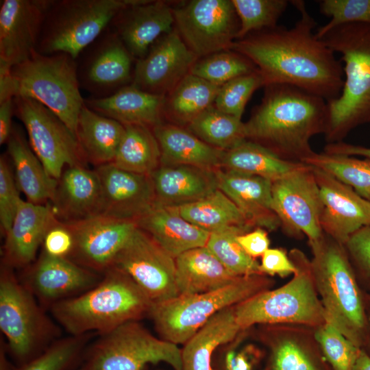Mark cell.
<instances>
[{
  "label": "cell",
  "instance_id": "obj_35",
  "mask_svg": "<svg viewBox=\"0 0 370 370\" xmlns=\"http://www.w3.org/2000/svg\"><path fill=\"white\" fill-rule=\"evenodd\" d=\"M124 133L123 124L95 112L84 103L78 116L76 137L86 161L97 166L112 162Z\"/></svg>",
  "mask_w": 370,
  "mask_h": 370
},
{
  "label": "cell",
  "instance_id": "obj_12",
  "mask_svg": "<svg viewBox=\"0 0 370 370\" xmlns=\"http://www.w3.org/2000/svg\"><path fill=\"white\" fill-rule=\"evenodd\" d=\"M14 113L24 125L32 149L51 177L58 180L65 167L84 166L86 160L75 134L46 106L16 96Z\"/></svg>",
  "mask_w": 370,
  "mask_h": 370
},
{
  "label": "cell",
  "instance_id": "obj_61",
  "mask_svg": "<svg viewBox=\"0 0 370 370\" xmlns=\"http://www.w3.org/2000/svg\"><path fill=\"white\" fill-rule=\"evenodd\" d=\"M71 370H89L88 369H87L86 367H84V365H82L81 367L79 368H77V369H71Z\"/></svg>",
  "mask_w": 370,
  "mask_h": 370
},
{
  "label": "cell",
  "instance_id": "obj_31",
  "mask_svg": "<svg viewBox=\"0 0 370 370\" xmlns=\"http://www.w3.org/2000/svg\"><path fill=\"white\" fill-rule=\"evenodd\" d=\"M152 131L160 149V165H190L213 171L221 167L224 151L209 145L188 130L162 122Z\"/></svg>",
  "mask_w": 370,
  "mask_h": 370
},
{
  "label": "cell",
  "instance_id": "obj_3",
  "mask_svg": "<svg viewBox=\"0 0 370 370\" xmlns=\"http://www.w3.org/2000/svg\"><path fill=\"white\" fill-rule=\"evenodd\" d=\"M151 302L126 273L112 267L90 290L51 306L56 320L72 336L106 334L149 314Z\"/></svg>",
  "mask_w": 370,
  "mask_h": 370
},
{
  "label": "cell",
  "instance_id": "obj_48",
  "mask_svg": "<svg viewBox=\"0 0 370 370\" xmlns=\"http://www.w3.org/2000/svg\"><path fill=\"white\" fill-rule=\"evenodd\" d=\"M319 10L330 21L320 27L316 36L321 39L332 29L346 24L370 23V0H323Z\"/></svg>",
  "mask_w": 370,
  "mask_h": 370
},
{
  "label": "cell",
  "instance_id": "obj_5",
  "mask_svg": "<svg viewBox=\"0 0 370 370\" xmlns=\"http://www.w3.org/2000/svg\"><path fill=\"white\" fill-rule=\"evenodd\" d=\"M341 55L344 83L340 95L327 101L325 137L328 143L343 141L359 125L370 123V23L338 26L321 38Z\"/></svg>",
  "mask_w": 370,
  "mask_h": 370
},
{
  "label": "cell",
  "instance_id": "obj_40",
  "mask_svg": "<svg viewBox=\"0 0 370 370\" xmlns=\"http://www.w3.org/2000/svg\"><path fill=\"white\" fill-rule=\"evenodd\" d=\"M186 129L206 143L223 151L246 140L245 123L214 106L192 121Z\"/></svg>",
  "mask_w": 370,
  "mask_h": 370
},
{
  "label": "cell",
  "instance_id": "obj_46",
  "mask_svg": "<svg viewBox=\"0 0 370 370\" xmlns=\"http://www.w3.org/2000/svg\"><path fill=\"white\" fill-rule=\"evenodd\" d=\"M321 350L333 370H354L360 348L328 323L314 328Z\"/></svg>",
  "mask_w": 370,
  "mask_h": 370
},
{
  "label": "cell",
  "instance_id": "obj_52",
  "mask_svg": "<svg viewBox=\"0 0 370 370\" xmlns=\"http://www.w3.org/2000/svg\"><path fill=\"white\" fill-rule=\"evenodd\" d=\"M42 245L43 251L48 255L68 258L73 249V238L65 223L58 221L48 231Z\"/></svg>",
  "mask_w": 370,
  "mask_h": 370
},
{
  "label": "cell",
  "instance_id": "obj_36",
  "mask_svg": "<svg viewBox=\"0 0 370 370\" xmlns=\"http://www.w3.org/2000/svg\"><path fill=\"white\" fill-rule=\"evenodd\" d=\"M177 208L184 219L210 234L230 230L244 234L254 229L234 203L219 188Z\"/></svg>",
  "mask_w": 370,
  "mask_h": 370
},
{
  "label": "cell",
  "instance_id": "obj_38",
  "mask_svg": "<svg viewBox=\"0 0 370 370\" xmlns=\"http://www.w3.org/2000/svg\"><path fill=\"white\" fill-rule=\"evenodd\" d=\"M303 164L284 160L264 147L246 139L224 151L221 168L273 182Z\"/></svg>",
  "mask_w": 370,
  "mask_h": 370
},
{
  "label": "cell",
  "instance_id": "obj_29",
  "mask_svg": "<svg viewBox=\"0 0 370 370\" xmlns=\"http://www.w3.org/2000/svg\"><path fill=\"white\" fill-rule=\"evenodd\" d=\"M164 97L143 91L131 84L107 97L84 99V103L95 112L123 125L152 129L163 122Z\"/></svg>",
  "mask_w": 370,
  "mask_h": 370
},
{
  "label": "cell",
  "instance_id": "obj_53",
  "mask_svg": "<svg viewBox=\"0 0 370 370\" xmlns=\"http://www.w3.org/2000/svg\"><path fill=\"white\" fill-rule=\"evenodd\" d=\"M262 273L269 277L286 278L293 275L296 268L288 254L282 248H269L262 256L260 264Z\"/></svg>",
  "mask_w": 370,
  "mask_h": 370
},
{
  "label": "cell",
  "instance_id": "obj_43",
  "mask_svg": "<svg viewBox=\"0 0 370 370\" xmlns=\"http://www.w3.org/2000/svg\"><path fill=\"white\" fill-rule=\"evenodd\" d=\"M240 29L237 39L276 27L289 3L286 0H232Z\"/></svg>",
  "mask_w": 370,
  "mask_h": 370
},
{
  "label": "cell",
  "instance_id": "obj_30",
  "mask_svg": "<svg viewBox=\"0 0 370 370\" xmlns=\"http://www.w3.org/2000/svg\"><path fill=\"white\" fill-rule=\"evenodd\" d=\"M136 223L174 258L188 250L205 247L210 234L184 219L177 207L156 202Z\"/></svg>",
  "mask_w": 370,
  "mask_h": 370
},
{
  "label": "cell",
  "instance_id": "obj_7",
  "mask_svg": "<svg viewBox=\"0 0 370 370\" xmlns=\"http://www.w3.org/2000/svg\"><path fill=\"white\" fill-rule=\"evenodd\" d=\"M275 281L264 274L239 276L228 285L207 293L177 296L152 304L149 314L160 338L184 344L214 315L252 296L273 288Z\"/></svg>",
  "mask_w": 370,
  "mask_h": 370
},
{
  "label": "cell",
  "instance_id": "obj_18",
  "mask_svg": "<svg viewBox=\"0 0 370 370\" xmlns=\"http://www.w3.org/2000/svg\"><path fill=\"white\" fill-rule=\"evenodd\" d=\"M198 59L174 29L136 61L132 84L143 91L166 96L190 73Z\"/></svg>",
  "mask_w": 370,
  "mask_h": 370
},
{
  "label": "cell",
  "instance_id": "obj_28",
  "mask_svg": "<svg viewBox=\"0 0 370 370\" xmlns=\"http://www.w3.org/2000/svg\"><path fill=\"white\" fill-rule=\"evenodd\" d=\"M101 199V184L95 170L74 166L63 171L51 202L58 219L69 222L99 214Z\"/></svg>",
  "mask_w": 370,
  "mask_h": 370
},
{
  "label": "cell",
  "instance_id": "obj_17",
  "mask_svg": "<svg viewBox=\"0 0 370 370\" xmlns=\"http://www.w3.org/2000/svg\"><path fill=\"white\" fill-rule=\"evenodd\" d=\"M63 223L73 238L68 258L103 274L112 267L116 255L138 227L136 221L103 214Z\"/></svg>",
  "mask_w": 370,
  "mask_h": 370
},
{
  "label": "cell",
  "instance_id": "obj_26",
  "mask_svg": "<svg viewBox=\"0 0 370 370\" xmlns=\"http://www.w3.org/2000/svg\"><path fill=\"white\" fill-rule=\"evenodd\" d=\"M59 221L52 204H36L21 199L12 226L5 234L4 264L28 265L36 257L48 231Z\"/></svg>",
  "mask_w": 370,
  "mask_h": 370
},
{
  "label": "cell",
  "instance_id": "obj_59",
  "mask_svg": "<svg viewBox=\"0 0 370 370\" xmlns=\"http://www.w3.org/2000/svg\"><path fill=\"white\" fill-rule=\"evenodd\" d=\"M8 354L7 347L4 344H1L0 349V370H17L18 367L13 366L8 360Z\"/></svg>",
  "mask_w": 370,
  "mask_h": 370
},
{
  "label": "cell",
  "instance_id": "obj_20",
  "mask_svg": "<svg viewBox=\"0 0 370 370\" xmlns=\"http://www.w3.org/2000/svg\"><path fill=\"white\" fill-rule=\"evenodd\" d=\"M254 327L255 339L270 352L269 370H327L314 328L291 323Z\"/></svg>",
  "mask_w": 370,
  "mask_h": 370
},
{
  "label": "cell",
  "instance_id": "obj_41",
  "mask_svg": "<svg viewBox=\"0 0 370 370\" xmlns=\"http://www.w3.org/2000/svg\"><path fill=\"white\" fill-rule=\"evenodd\" d=\"M302 163L328 173L370 201V158L314 151Z\"/></svg>",
  "mask_w": 370,
  "mask_h": 370
},
{
  "label": "cell",
  "instance_id": "obj_45",
  "mask_svg": "<svg viewBox=\"0 0 370 370\" xmlns=\"http://www.w3.org/2000/svg\"><path fill=\"white\" fill-rule=\"evenodd\" d=\"M90 334L54 341L40 354L17 370H71L83 358Z\"/></svg>",
  "mask_w": 370,
  "mask_h": 370
},
{
  "label": "cell",
  "instance_id": "obj_42",
  "mask_svg": "<svg viewBox=\"0 0 370 370\" xmlns=\"http://www.w3.org/2000/svg\"><path fill=\"white\" fill-rule=\"evenodd\" d=\"M258 69L247 57L232 49L220 51L199 58L190 73L212 84L221 86L237 77Z\"/></svg>",
  "mask_w": 370,
  "mask_h": 370
},
{
  "label": "cell",
  "instance_id": "obj_16",
  "mask_svg": "<svg viewBox=\"0 0 370 370\" xmlns=\"http://www.w3.org/2000/svg\"><path fill=\"white\" fill-rule=\"evenodd\" d=\"M76 60L80 88L90 97H107L132 83L136 60L108 27Z\"/></svg>",
  "mask_w": 370,
  "mask_h": 370
},
{
  "label": "cell",
  "instance_id": "obj_27",
  "mask_svg": "<svg viewBox=\"0 0 370 370\" xmlns=\"http://www.w3.org/2000/svg\"><path fill=\"white\" fill-rule=\"evenodd\" d=\"M150 175L156 202L163 206L188 204L218 189L215 170L190 165H160Z\"/></svg>",
  "mask_w": 370,
  "mask_h": 370
},
{
  "label": "cell",
  "instance_id": "obj_25",
  "mask_svg": "<svg viewBox=\"0 0 370 370\" xmlns=\"http://www.w3.org/2000/svg\"><path fill=\"white\" fill-rule=\"evenodd\" d=\"M218 188L238 207L249 224L274 231L280 223L272 206V182L223 168L215 170Z\"/></svg>",
  "mask_w": 370,
  "mask_h": 370
},
{
  "label": "cell",
  "instance_id": "obj_44",
  "mask_svg": "<svg viewBox=\"0 0 370 370\" xmlns=\"http://www.w3.org/2000/svg\"><path fill=\"white\" fill-rule=\"evenodd\" d=\"M242 234L235 230L211 233L206 247L236 276L261 274L260 263L246 253L236 239Z\"/></svg>",
  "mask_w": 370,
  "mask_h": 370
},
{
  "label": "cell",
  "instance_id": "obj_37",
  "mask_svg": "<svg viewBox=\"0 0 370 370\" xmlns=\"http://www.w3.org/2000/svg\"><path fill=\"white\" fill-rule=\"evenodd\" d=\"M221 86L189 73L164 97V117L186 127L214 105Z\"/></svg>",
  "mask_w": 370,
  "mask_h": 370
},
{
  "label": "cell",
  "instance_id": "obj_39",
  "mask_svg": "<svg viewBox=\"0 0 370 370\" xmlns=\"http://www.w3.org/2000/svg\"><path fill=\"white\" fill-rule=\"evenodd\" d=\"M124 126L123 137L111 163L124 171L150 175L160 166L161 160L152 129L136 125Z\"/></svg>",
  "mask_w": 370,
  "mask_h": 370
},
{
  "label": "cell",
  "instance_id": "obj_54",
  "mask_svg": "<svg viewBox=\"0 0 370 370\" xmlns=\"http://www.w3.org/2000/svg\"><path fill=\"white\" fill-rule=\"evenodd\" d=\"M236 239L246 253L255 259L262 257L269 249L270 240L267 231L261 227H256L248 232L239 234Z\"/></svg>",
  "mask_w": 370,
  "mask_h": 370
},
{
  "label": "cell",
  "instance_id": "obj_21",
  "mask_svg": "<svg viewBox=\"0 0 370 370\" xmlns=\"http://www.w3.org/2000/svg\"><path fill=\"white\" fill-rule=\"evenodd\" d=\"M319 188L323 232L344 244L362 227L370 225V201L328 173L311 166Z\"/></svg>",
  "mask_w": 370,
  "mask_h": 370
},
{
  "label": "cell",
  "instance_id": "obj_15",
  "mask_svg": "<svg viewBox=\"0 0 370 370\" xmlns=\"http://www.w3.org/2000/svg\"><path fill=\"white\" fill-rule=\"evenodd\" d=\"M112 267L132 279L151 304L178 295L175 258L138 227L118 253Z\"/></svg>",
  "mask_w": 370,
  "mask_h": 370
},
{
  "label": "cell",
  "instance_id": "obj_19",
  "mask_svg": "<svg viewBox=\"0 0 370 370\" xmlns=\"http://www.w3.org/2000/svg\"><path fill=\"white\" fill-rule=\"evenodd\" d=\"M53 1H1V62L12 67L36 51L45 16Z\"/></svg>",
  "mask_w": 370,
  "mask_h": 370
},
{
  "label": "cell",
  "instance_id": "obj_22",
  "mask_svg": "<svg viewBox=\"0 0 370 370\" xmlns=\"http://www.w3.org/2000/svg\"><path fill=\"white\" fill-rule=\"evenodd\" d=\"M95 171L101 190L99 214L136 222L155 204L151 175L124 171L112 163L98 166Z\"/></svg>",
  "mask_w": 370,
  "mask_h": 370
},
{
  "label": "cell",
  "instance_id": "obj_58",
  "mask_svg": "<svg viewBox=\"0 0 370 370\" xmlns=\"http://www.w3.org/2000/svg\"><path fill=\"white\" fill-rule=\"evenodd\" d=\"M365 303L367 330L366 338L361 349L370 357V293L365 292Z\"/></svg>",
  "mask_w": 370,
  "mask_h": 370
},
{
  "label": "cell",
  "instance_id": "obj_50",
  "mask_svg": "<svg viewBox=\"0 0 370 370\" xmlns=\"http://www.w3.org/2000/svg\"><path fill=\"white\" fill-rule=\"evenodd\" d=\"M343 245L360 286L370 293V225L358 230Z\"/></svg>",
  "mask_w": 370,
  "mask_h": 370
},
{
  "label": "cell",
  "instance_id": "obj_32",
  "mask_svg": "<svg viewBox=\"0 0 370 370\" xmlns=\"http://www.w3.org/2000/svg\"><path fill=\"white\" fill-rule=\"evenodd\" d=\"M17 186L27 201L45 204L54 197L58 180L51 177L34 152L23 131L14 125L6 143Z\"/></svg>",
  "mask_w": 370,
  "mask_h": 370
},
{
  "label": "cell",
  "instance_id": "obj_6",
  "mask_svg": "<svg viewBox=\"0 0 370 370\" xmlns=\"http://www.w3.org/2000/svg\"><path fill=\"white\" fill-rule=\"evenodd\" d=\"M288 256L296 268L289 281L235 306L236 320L243 330L264 324L291 323L317 328L326 323L310 259L297 248L290 250Z\"/></svg>",
  "mask_w": 370,
  "mask_h": 370
},
{
  "label": "cell",
  "instance_id": "obj_11",
  "mask_svg": "<svg viewBox=\"0 0 370 370\" xmlns=\"http://www.w3.org/2000/svg\"><path fill=\"white\" fill-rule=\"evenodd\" d=\"M177 345L158 338L132 321L102 334L85 350L82 365L89 370H145L149 365L165 362L182 370Z\"/></svg>",
  "mask_w": 370,
  "mask_h": 370
},
{
  "label": "cell",
  "instance_id": "obj_55",
  "mask_svg": "<svg viewBox=\"0 0 370 370\" xmlns=\"http://www.w3.org/2000/svg\"><path fill=\"white\" fill-rule=\"evenodd\" d=\"M17 96V86L12 66L0 61V102Z\"/></svg>",
  "mask_w": 370,
  "mask_h": 370
},
{
  "label": "cell",
  "instance_id": "obj_2",
  "mask_svg": "<svg viewBox=\"0 0 370 370\" xmlns=\"http://www.w3.org/2000/svg\"><path fill=\"white\" fill-rule=\"evenodd\" d=\"M264 87L261 103L245 123L246 139L284 160L302 162L314 152L312 137L325 132L328 102L291 85Z\"/></svg>",
  "mask_w": 370,
  "mask_h": 370
},
{
  "label": "cell",
  "instance_id": "obj_1",
  "mask_svg": "<svg viewBox=\"0 0 370 370\" xmlns=\"http://www.w3.org/2000/svg\"><path fill=\"white\" fill-rule=\"evenodd\" d=\"M300 13L291 28L278 26L236 40L230 49L249 58L257 67L264 86H296L329 101L341 94L343 66L334 52L317 37L316 22L303 1H291Z\"/></svg>",
  "mask_w": 370,
  "mask_h": 370
},
{
  "label": "cell",
  "instance_id": "obj_33",
  "mask_svg": "<svg viewBox=\"0 0 370 370\" xmlns=\"http://www.w3.org/2000/svg\"><path fill=\"white\" fill-rule=\"evenodd\" d=\"M242 331L236 320L235 306L221 310L184 344L182 370H212L216 352Z\"/></svg>",
  "mask_w": 370,
  "mask_h": 370
},
{
  "label": "cell",
  "instance_id": "obj_49",
  "mask_svg": "<svg viewBox=\"0 0 370 370\" xmlns=\"http://www.w3.org/2000/svg\"><path fill=\"white\" fill-rule=\"evenodd\" d=\"M245 330L226 344L223 351L218 354L216 352L212 359V370H256L261 353L253 345L240 347Z\"/></svg>",
  "mask_w": 370,
  "mask_h": 370
},
{
  "label": "cell",
  "instance_id": "obj_51",
  "mask_svg": "<svg viewBox=\"0 0 370 370\" xmlns=\"http://www.w3.org/2000/svg\"><path fill=\"white\" fill-rule=\"evenodd\" d=\"M5 156L0 158V225L5 236L10 230L21 198Z\"/></svg>",
  "mask_w": 370,
  "mask_h": 370
},
{
  "label": "cell",
  "instance_id": "obj_34",
  "mask_svg": "<svg viewBox=\"0 0 370 370\" xmlns=\"http://www.w3.org/2000/svg\"><path fill=\"white\" fill-rule=\"evenodd\" d=\"M178 295H188L221 288L238 277L205 247L188 250L175 258Z\"/></svg>",
  "mask_w": 370,
  "mask_h": 370
},
{
  "label": "cell",
  "instance_id": "obj_23",
  "mask_svg": "<svg viewBox=\"0 0 370 370\" xmlns=\"http://www.w3.org/2000/svg\"><path fill=\"white\" fill-rule=\"evenodd\" d=\"M175 23L173 9L163 1L136 0L120 10L108 28L115 34L136 60L170 32Z\"/></svg>",
  "mask_w": 370,
  "mask_h": 370
},
{
  "label": "cell",
  "instance_id": "obj_9",
  "mask_svg": "<svg viewBox=\"0 0 370 370\" xmlns=\"http://www.w3.org/2000/svg\"><path fill=\"white\" fill-rule=\"evenodd\" d=\"M136 0H54L36 51L66 53L77 59L107 29L116 14Z\"/></svg>",
  "mask_w": 370,
  "mask_h": 370
},
{
  "label": "cell",
  "instance_id": "obj_14",
  "mask_svg": "<svg viewBox=\"0 0 370 370\" xmlns=\"http://www.w3.org/2000/svg\"><path fill=\"white\" fill-rule=\"evenodd\" d=\"M272 206L284 232L306 236L308 243L319 240L323 203L312 169L300 167L272 182Z\"/></svg>",
  "mask_w": 370,
  "mask_h": 370
},
{
  "label": "cell",
  "instance_id": "obj_57",
  "mask_svg": "<svg viewBox=\"0 0 370 370\" xmlns=\"http://www.w3.org/2000/svg\"><path fill=\"white\" fill-rule=\"evenodd\" d=\"M323 152L330 154L362 156L365 158H370L369 147L347 143L343 141L327 144L324 147Z\"/></svg>",
  "mask_w": 370,
  "mask_h": 370
},
{
  "label": "cell",
  "instance_id": "obj_8",
  "mask_svg": "<svg viewBox=\"0 0 370 370\" xmlns=\"http://www.w3.org/2000/svg\"><path fill=\"white\" fill-rule=\"evenodd\" d=\"M17 96L33 99L56 114L75 134L84 105L77 77V60L66 53L45 55L34 51L12 67Z\"/></svg>",
  "mask_w": 370,
  "mask_h": 370
},
{
  "label": "cell",
  "instance_id": "obj_13",
  "mask_svg": "<svg viewBox=\"0 0 370 370\" xmlns=\"http://www.w3.org/2000/svg\"><path fill=\"white\" fill-rule=\"evenodd\" d=\"M173 9L175 29L198 58L230 49L239 20L232 0H191Z\"/></svg>",
  "mask_w": 370,
  "mask_h": 370
},
{
  "label": "cell",
  "instance_id": "obj_56",
  "mask_svg": "<svg viewBox=\"0 0 370 370\" xmlns=\"http://www.w3.org/2000/svg\"><path fill=\"white\" fill-rule=\"evenodd\" d=\"M14 99L0 102V145L6 143L10 136L13 123Z\"/></svg>",
  "mask_w": 370,
  "mask_h": 370
},
{
  "label": "cell",
  "instance_id": "obj_4",
  "mask_svg": "<svg viewBox=\"0 0 370 370\" xmlns=\"http://www.w3.org/2000/svg\"><path fill=\"white\" fill-rule=\"evenodd\" d=\"M308 244L313 279L326 322L361 349L367 330L365 291L344 245L324 232Z\"/></svg>",
  "mask_w": 370,
  "mask_h": 370
},
{
  "label": "cell",
  "instance_id": "obj_60",
  "mask_svg": "<svg viewBox=\"0 0 370 370\" xmlns=\"http://www.w3.org/2000/svg\"><path fill=\"white\" fill-rule=\"evenodd\" d=\"M354 370H370V357L360 349Z\"/></svg>",
  "mask_w": 370,
  "mask_h": 370
},
{
  "label": "cell",
  "instance_id": "obj_47",
  "mask_svg": "<svg viewBox=\"0 0 370 370\" xmlns=\"http://www.w3.org/2000/svg\"><path fill=\"white\" fill-rule=\"evenodd\" d=\"M264 86L263 79L257 69L237 77L220 87L214 106L220 111L241 119L253 93Z\"/></svg>",
  "mask_w": 370,
  "mask_h": 370
},
{
  "label": "cell",
  "instance_id": "obj_10",
  "mask_svg": "<svg viewBox=\"0 0 370 370\" xmlns=\"http://www.w3.org/2000/svg\"><path fill=\"white\" fill-rule=\"evenodd\" d=\"M0 329L18 367L40 354L58 334L32 293L5 264L0 275Z\"/></svg>",
  "mask_w": 370,
  "mask_h": 370
},
{
  "label": "cell",
  "instance_id": "obj_24",
  "mask_svg": "<svg viewBox=\"0 0 370 370\" xmlns=\"http://www.w3.org/2000/svg\"><path fill=\"white\" fill-rule=\"evenodd\" d=\"M102 277L68 258L53 257L42 251L25 285L40 301L51 306L90 290Z\"/></svg>",
  "mask_w": 370,
  "mask_h": 370
}]
</instances>
